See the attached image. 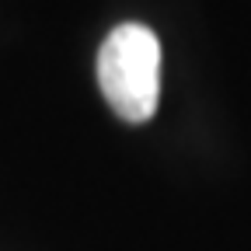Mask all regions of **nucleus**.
I'll return each instance as SVG.
<instances>
[{"mask_svg": "<svg viewBox=\"0 0 251 251\" xmlns=\"http://www.w3.org/2000/svg\"><path fill=\"white\" fill-rule=\"evenodd\" d=\"M98 87L122 122H147L161 101V42L140 25L126 21L108 31L98 49Z\"/></svg>", "mask_w": 251, "mask_h": 251, "instance_id": "obj_1", "label": "nucleus"}]
</instances>
